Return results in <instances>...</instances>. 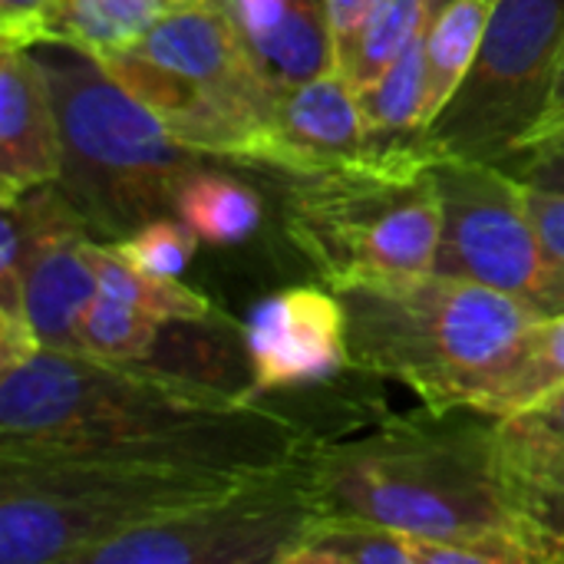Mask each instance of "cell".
<instances>
[{
  "label": "cell",
  "mask_w": 564,
  "mask_h": 564,
  "mask_svg": "<svg viewBox=\"0 0 564 564\" xmlns=\"http://www.w3.org/2000/svg\"><path fill=\"white\" fill-rule=\"evenodd\" d=\"M564 142V116L558 119H552V122H545V126H539L525 142H522V149H535V145H558ZM519 149V152H522ZM516 155V152H512Z\"/></svg>",
  "instance_id": "4dcf8cb0"
},
{
  "label": "cell",
  "mask_w": 564,
  "mask_h": 564,
  "mask_svg": "<svg viewBox=\"0 0 564 564\" xmlns=\"http://www.w3.org/2000/svg\"><path fill=\"white\" fill-rule=\"evenodd\" d=\"M499 0H449L426 33V63H430V93L426 109L430 122L443 109V102L456 93L459 79L466 76L489 20Z\"/></svg>",
  "instance_id": "7402d4cb"
},
{
  "label": "cell",
  "mask_w": 564,
  "mask_h": 564,
  "mask_svg": "<svg viewBox=\"0 0 564 564\" xmlns=\"http://www.w3.org/2000/svg\"><path fill=\"white\" fill-rule=\"evenodd\" d=\"M314 443L281 410L202 380L36 350L0 377V456L278 469Z\"/></svg>",
  "instance_id": "6da1fadb"
},
{
  "label": "cell",
  "mask_w": 564,
  "mask_h": 564,
  "mask_svg": "<svg viewBox=\"0 0 564 564\" xmlns=\"http://www.w3.org/2000/svg\"><path fill=\"white\" fill-rule=\"evenodd\" d=\"M63 0H0V46L33 50L56 40Z\"/></svg>",
  "instance_id": "83f0119b"
},
{
  "label": "cell",
  "mask_w": 564,
  "mask_h": 564,
  "mask_svg": "<svg viewBox=\"0 0 564 564\" xmlns=\"http://www.w3.org/2000/svg\"><path fill=\"white\" fill-rule=\"evenodd\" d=\"M492 473L512 516L564 564V387L496 416Z\"/></svg>",
  "instance_id": "7c38bea8"
},
{
  "label": "cell",
  "mask_w": 564,
  "mask_h": 564,
  "mask_svg": "<svg viewBox=\"0 0 564 564\" xmlns=\"http://www.w3.org/2000/svg\"><path fill=\"white\" fill-rule=\"evenodd\" d=\"M0 324H30L23 307V278L30 261L43 248L89 235L93 228L59 182H46L0 202Z\"/></svg>",
  "instance_id": "2e32d148"
},
{
  "label": "cell",
  "mask_w": 564,
  "mask_h": 564,
  "mask_svg": "<svg viewBox=\"0 0 564 564\" xmlns=\"http://www.w3.org/2000/svg\"><path fill=\"white\" fill-rule=\"evenodd\" d=\"M159 327L162 321L152 314L99 291L83 317V354L112 364H145L155 350Z\"/></svg>",
  "instance_id": "d4e9b609"
},
{
  "label": "cell",
  "mask_w": 564,
  "mask_h": 564,
  "mask_svg": "<svg viewBox=\"0 0 564 564\" xmlns=\"http://www.w3.org/2000/svg\"><path fill=\"white\" fill-rule=\"evenodd\" d=\"M99 63L182 145L288 175L278 93L251 66L218 0L172 7L142 40Z\"/></svg>",
  "instance_id": "5b68a950"
},
{
  "label": "cell",
  "mask_w": 564,
  "mask_h": 564,
  "mask_svg": "<svg viewBox=\"0 0 564 564\" xmlns=\"http://www.w3.org/2000/svg\"><path fill=\"white\" fill-rule=\"evenodd\" d=\"M248 476L254 473L139 459L0 456V562L76 564L89 549Z\"/></svg>",
  "instance_id": "8992f818"
},
{
  "label": "cell",
  "mask_w": 564,
  "mask_h": 564,
  "mask_svg": "<svg viewBox=\"0 0 564 564\" xmlns=\"http://www.w3.org/2000/svg\"><path fill=\"white\" fill-rule=\"evenodd\" d=\"M175 215L185 218L202 241L235 245L261 225V198L241 178L198 169L182 182Z\"/></svg>",
  "instance_id": "44dd1931"
},
{
  "label": "cell",
  "mask_w": 564,
  "mask_h": 564,
  "mask_svg": "<svg viewBox=\"0 0 564 564\" xmlns=\"http://www.w3.org/2000/svg\"><path fill=\"white\" fill-rule=\"evenodd\" d=\"M506 165L516 178H522L525 185H539V188H558L564 192V142L558 145H535V149H522L516 155H509Z\"/></svg>",
  "instance_id": "f1b7e54d"
},
{
  "label": "cell",
  "mask_w": 564,
  "mask_h": 564,
  "mask_svg": "<svg viewBox=\"0 0 564 564\" xmlns=\"http://www.w3.org/2000/svg\"><path fill=\"white\" fill-rule=\"evenodd\" d=\"M564 53V0H499L489 30L420 135V155L436 165L506 162L545 122Z\"/></svg>",
  "instance_id": "ba28073f"
},
{
  "label": "cell",
  "mask_w": 564,
  "mask_h": 564,
  "mask_svg": "<svg viewBox=\"0 0 564 564\" xmlns=\"http://www.w3.org/2000/svg\"><path fill=\"white\" fill-rule=\"evenodd\" d=\"M529 208L545 264L542 314H564V192L529 185Z\"/></svg>",
  "instance_id": "4316f807"
},
{
  "label": "cell",
  "mask_w": 564,
  "mask_h": 564,
  "mask_svg": "<svg viewBox=\"0 0 564 564\" xmlns=\"http://www.w3.org/2000/svg\"><path fill=\"white\" fill-rule=\"evenodd\" d=\"M564 116V53H562V66H558V79H555V93H552V109H549V116H545V122H552V119H558ZM542 122V126H545Z\"/></svg>",
  "instance_id": "1f68e13d"
},
{
  "label": "cell",
  "mask_w": 564,
  "mask_h": 564,
  "mask_svg": "<svg viewBox=\"0 0 564 564\" xmlns=\"http://www.w3.org/2000/svg\"><path fill=\"white\" fill-rule=\"evenodd\" d=\"M93 254H96V268H99V291L152 314L155 321L192 324V321H205L212 314L208 301L198 291L185 288L178 278H159V274L132 268L129 261H122L116 254V248L109 241H96Z\"/></svg>",
  "instance_id": "cb8c5ba5"
},
{
  "label": "cell",
  "mask_w": 564,
  "mask_h": 564,
  "mask_svg": "<svg viewBox=\"0 0 564 564\" xmlns=\"http://www.w3.org/2000/svg\"><path fill=\"white\" fill-rule=\"evenodd\" d=\"M169 3H175V7H185V3H212V0H169Z\"/></svg>",
  "instance_id": "d6a6232c"
},
{
  "label": "cell",
  "mask_w": 564,
  "mask_h": 564,
  "mask_svg": "<svg viewBox=\"0 0 564 564\" xmlns=\"http://www.w3.org/2000/svg\"><path fill=\"white\" fill-rule=\"evenodd\" d=\"M172 7L169 0H63L56 40L106 56L142 40Z\"/></svg>",
  "instance_id": "603a6c76"
},
{
  "label": "cell",
  "mask_w": 564,
  "mask_h": 564,
  "mask_svg": "<svg viewBox=\"0 0 564 564\" xmlns=\"http://www.w3.org/2000/svg\"><path fill=\"white\" fill-rule=\"evenodd\" d=\"M443 221L433 271L506 291L542 311L545 264L529 185L499 162L433 165Z\"/></svg>",
  "instance_id": "30bf717a"
},
{
  "label": "cell",
  "mask_w": 564,
  "mask_h": 564,
  "mask_svg": "<svg viewBox=\"0 0 564 564\" xmlns=\"http://www.w3.org/2000/svg\"><path fill=\"white\" fill-rule=\"evenodd\" d=\"M198 241H202L198 231L185 218L162 215L109 245L116 248V254L122 261H129L139 271H149L159 278H178L188 268V261L195 258Z\"/></svg>",
  "instance_id": "484cf974"
},
{
  "label": "cell",
  "mask_w": 564,
  "mask_h": 564,
  "mask_svg": "<svg viewBox=\"0 0 564 564\" xmlns=\"http://www.w3.org/2000/svg\"><path fill=\"white\" fill-rule=\"evenodd\" d=\"M46 73L63 135L59 188L106 241L175 215L182 182L202 152L182 145L99 56L53 40L30 50Z\"/></svg>",
  "instance_id": "277c9868"
},
{
  "label": "cell",
  "mask_w": 564,
  "mask_h": 564,
  "mask_svg": "<svg viewBox=\"0 0 564 564\" xmlns=\"http://www.w3.org/2000/svg\"><path fill=\"white\" fill-rule=\"evenodd\" d=\"M278 129L288 149L291 178L383 162L370 155L360 93L340 69L278 93Z\"/></svg>",
  "instance_id": "4fadbf2b"
},
{
  "label": "cell",
  "mask_w": 564,
  "mask_h": 564,
  "mask_svg": "<svg viewBox=\"0 0 564 564\" xmlns=\"http://www.w3.org/2000/svg\"><path fill=\"white\" fill-rule=\"evenodd\" d=\"M281 564H423L420 539L387 525L321 512Z\"/></svg>",
  "instance_id": "ffe728a7"
},
{
  "label": "cell",
  "mask_w": 564,
  "mask_h": 564,
  "mask_svg": "<svg viewBox=\"0 0 564 564\" xmlns=\"http://www.w3.org/2000/svg\"><path fill=\"white\" fill-rule=\"evenodd\" d=\"M307 453L192 509L122 532L76 564H281L321 516Z\"/></svg>",
  "instance_id": "9c48e42d"
},
{
  "label": "cell",
  "mask_w": 564,
  "mask_h": 564,
  "mask_svg": "<svg viewBox=\"0 0 564 564\" xmlns=\"http://www.w3.org/2000/svg\"><path fill=\"white\" fill-rule=\"evenodd\" d=\"M446 3L449 0H380L350 36L337 40V69L360 93L433 26Z\"/></svg>",
  "instance_id": "d6986e66"
},
{
  "label": "cell",
  "mask_w": 564,
  "mask_h": 564,
  "mask_svg": "<svg viewBox=\"0 0 564 564\" xmlns=\"http://www.w3.org/2000/svg\"><path fill=\"white\" fill-rule=\"evenodd\" d=\"M377 3H380V0H327L337 40L350 36V33L367 20V13H370Z\"/></svg>",
  "instance_id": "f546056e"
},
{
  "label": "cell",
  "mask_w": 564,
  "mask_h": 564,
  "mask_svg": "<svg viewBox=\"0 0 564 564\" xmlns=\"http://www.w3.org/2000/svg\"><path fill=\"white\" fill-rule=\"evenodd\" d=\"M254 390L274 393L317 383L350 367L347 311L334 288H288L268 297L245 330Z\"/></svg>",
  "instance_id": "8fae6325"
},
{
  "label": "cell",
  "mask_w": 564,
  "mask_h": 564,
  "mask_svg": "<svg viewBox=\"0 0 564 564\" xmlns=\"http://www.w3.org/2000/svg\"><path fill=\"white\" fill-rule=\"evenodd\" d=\"M426 33L413 40L370 86L360 89V112L373 159L420 155V135L430 126Z\"/></svg>",
  "instance_id": "e0dca14e"
},
{
  "label": "cell",
  "mask_w": 564,
  "mask_h": 564,
  "mask_svg": "<svg viewBox=\"0 0 564 564\" xmlns=\"http://www.w3.org/2000/svg\"><path fill=\"white\" fill-rule=\"evenodd\" d=\"M63 135L56 99L30 50L0 46V202L59 182Z\"/></svg>",
  "instance_id": "5bb4252c"
},
{
  "label": "cell",
  "mask_w": 564,
  "mask_h": 564,
  "mask_svg": "<svg viewBox=\"0 0 564 564\" xmlns=\"http://www.w3.org/2000/svg\"><path fill=\"white\" fill-rule=\"evenodd\" d=\"M284 235L334 291L423 274L436 264L440 188L420 155L294 178L284 195Z\"/></svg>",
  "instance_id": "52a82bcc"
},
{
  "label": "cell",
  "mask_w": 564,
  "mask_h": 564,
  "mask_svg": "<svg viewBox=\"0 0 564 564\" xmlns=\"http://www.w3.org/2000/svg\"><path fill=\"white\" fill-rule=\"evenodd\" d=\"M337 294L350 370L397 380L430 410L473 406L519 337L545 317L506 291L440 271L364 281Z\"/></svg>",
  "instance_id": "3957f363"
},
{
  "label": "cell",
  "mask_w": 564,
  "mask_h": 564,
  "mask_svg": "<svg viewBox=\"0 0 564 564\" xmlns=\"http://www.w3.org/2000/svg\"><path fill=\"white\" fill-rule=\"evenodd\" d=\"M564 387V314L539 317L512 347L492 387L473 403L489 416H509Z\"/></svg>",
  "instance_id": "ac0fdd59"
},
{
  "label": "cell",
  "mask_w": 564,
  "mask_h": 564,
  "mask_svg": "<svg viewBox=\"0 0 564 564\" xmlns=\"http://www.w3.org/2000/svg\"><path fill=\"white\" fill-rule=\"evenodd\" d=\"M93 238L76 235L43 248L23 278V307L43 350L83 354V317L99 294Z\"/></svg>",
  "instance_id": "9a60e30c"
},
{
  "label": "cell",
  "mask_w": 564,
  "mask_h": 564,
  "mask_svg": "<svg viewBox=\"0 0 564 564\" xmlns=\"http://www.w3.org/2000/svg\"><path fill=\"white\" fill-rule=\"evenodd\" d=\"M496 416L416 410L307 453L321 512L420 539L423 564H562L506 506L492 473Z\"/></svg>",
  "instance_id": "7a4b0ae2"
}]
</instances>
